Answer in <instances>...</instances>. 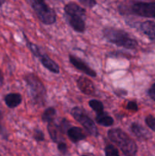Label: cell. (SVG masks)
Returning a JSON list of instances; mask_svg holds the SVG:
<instances>
[{
  "label": "cell",
  "instance_id": "obj_8",
  "mask_svg": "<svg viewBox=\"0 0 155 156\" xmlns=\"http://www.w3.org/2000/svg\"><path fill=\"white\" fill-rule=\"evenodd\" d=\"M69 61L72 64L73 66L75 67L77 69L81 71L87 76H90V77H96L97 76L96 72L94 69H92L91 67L88 66L80 58L73 56V55H69Z\"/></svg>",
  "mask_w": 155,
  "mask_h": 156
},
{
  "label": "cell",
  "instance_id": "obj_21",
  "mask_svg": "<svg viewBox=\"0 0 155 156\" xmlns=\"http://www.w3.org/2000/svg\"><path fill=\"white\" fill-rule=\"evenodd\" d=\"M105 155L106 156L109 155H119V152L117 150L116 148L114 147V146L111 144L106 145V147L104 149Z\"/></svg>",
  "mask_w": 155,
  "mask_h": 156
},
{
  "label": "cell",
  "instance_id": "obj_17",
  "mask_svg": "<svg viewBox=\"0 0 155 156\" xmlns=\"http://www.w3.org/2000/svg\"><path fill=\"white\" fill-rule=\"evenodd\" d=\"M96 122L103 126H110L113 124L114 120L112 117L108 115L107 113L103 111L96 116Z\"/></svg>",
  "mask_w": 155,
  "mask_h": 156
},
{
  "label": "cell",
  "instance_id": "obj_2",
  "mask_svg": "<svg viewBox=\"0 0 155 156\" xmlns=\"http://www.w3.org/2000/svg\"><path fill=\"white\" fill-rule=\"evenodd\" d=\"M119 13L122 15H134L145 18H155V2H135L119 5Z\"/></svg>",
  "mask_w": 155,
  "mask_h": 156
},
{
  "label": "cell",
  "instance_id": "obj_28",
  "mask_svg": "<svg viewBox=\"0 0 155 156\" xmlns=\"http://www.w3.org/2000/svg\"><path fill=\"white\" fill-rule=\"evenodd\" d=\"M2 119V111H0V135H2V134L3 133V127L2 126V123H1Z\"/></svg>",
  "mask_w": 155,
  "mask_h": 156
},
{
  "label": "cell",
  "instance_id": "obj_10",
  "mask_svg": "<svg viewBox=\"0 0 155 156\" xmlns=\"http://www.w3.org/2000/svg\"><path fill=\"white\" fill-rule=\"evenodd\" d=\"M67 21L75 31L84 33L85 30L84 17L80 15H66Z\"/></svg>",
  "mask_w": 155,
  "mask_h": 156
},
{
  "label": "cell",
  "instance_id": "obj_18",
  "mask_svg": "<svg viewBox=\"0 0 155 156\" xmlns=\"http://www.w3.org/2000/svg\"><path fill=\"white\" fill-rule=\"evenodd\" d=\"M56 116V111L54 108L50 107V108H46L43 111L42 114V120L45 123H50V122L53 121L55 120V117Z\"/></svg>",
  "mask_w": 155,
  "mask_h": 156
},
{
  "label": "cell",
  "instance_id": "obj_11",
  "mask_svg": "<svg viewBox=\"0 0 155 156\" xmlns=\"http://www.w3.org/2000/svg\"><path fill=\"white\" fill-rule=\"evenodd\" d=\"M65 15H80V16H86V11L84 8L78 5L75 2H69L65 5L64 7Z\"/></svg>",
  "mask_w": 155,
  "mask_h": 156
},
{
  "label": "cell",
  "instance_id": "obj_9",
  "mask_svg": "<svg viewBox=\"0 0 155 156\" xmlns=\"http://www.w3.org/2000/svg\"><path fill=\"white\" fill-rule=\"evenodd\" d=\"M77 85L80 91L87 95H91L95 92L94 83L87 77L80 76L77 80Z\"/></svg>",
  "mask_w": 155,
  "mask_h": 156
},
{
  "label": "cell",
  "instance_id": "obj_27",
  "mask_svg": "<svg viewBox=\"0 0 155 156\" xmlns=\"http://www.w3.org/2000/svg\"><path fill=\"white\" fill-rule=\"evenodd\" d=\"M148 95L150 96V98L153 99V101H155V88H153L152 87L151 88L148 90Z\"/></svg>",
  "mask_w": 155,
  "mask_h": 156
},
{
  "label": "cell",
  "instance_id": "obj_26",
  "mask_svg": "<svg viewBox=\"0 0 155 156\" xmlns=\"http://www.w3.org/2000/svg\"><path fill=\"white\" fill-rule=\"evenodd\" d=\"M126 109L132 111H137L138 110V105L135 101H129L126 105Z\"/></svg>",
  "mask_w": 155,
  "mask_h": 156
},
{
  "label": "cell",
  "instance_id": "obj_24",
  "mask_svg": "<svg viewBox=\"0 0 155 156\" xmlns=\"http://www.w3.org/2000/svg\"><path fill=\"white\" fill-rule=\"evenodd\" d=\"M58 149H59L60 153H62V155H65V154H67L68 149H67L66 143H64L63 141H61L59 142V143H58Z\"/></svg>",
  "mask_w": 155,
  "mask_h": 156
},
{
  "label": "cell",
  "instance_id": "obj_12",
  "mask_svg": "<svg viewBox=\"0 0 155 156\" xmlns=\"http://www.w3.org/2000/svg\"><path fill=\"white\" fill-rule=\"evenodd\" d=\"M67 135L69 140L74 143L86 139V135L83 129L78 126H71L68 128L67 130Z\"/></svg>",
  "mask_w": 155,
  "mask_h": 156
},
{
  "label": "cell",
  "instance_id": "obj_30",
  "mask_svg": "<svg viewBox=\"0 0 155 156\" xmlns=\"http://www.w3.org/2000/svg\"><path fill=\"white\" fill-rule=\"evenodd\" d=\"M5 2V0H0V7L3 5V4Z\"/></svg>",
  "mask_w": 155,
  "mask_h": 156
},
{
  "label": "cell",
  "instance_id": "obj_19",
  "mask_svg": "<svg viewBox=\"0 0 155 156\" xmlns=\"http://www.w3.org/2000/svg\"><path fill=\"white\" fill-rule=\"evenodd\" d=\"M89 106L92 108L94 111H95L96 114H100L103 111V105L101 101L96 99H92V100L89 101L88 102Z\"/></svg>",
  "mask_w": 155,
  "mask_h": 156
},
{
  "label": "cell",
  "instance_id": "obj_7",
  "mask_svg": "<svg viewBox=\"0 0 155 156\" xmlns=\"http://www.w3.org/2000/svg\"><path fill=\"white\" fill-rule=\"evenodd\" d=\"M69 123L65 119H63L60 123H56L54 120L48 123L47 126V130L52 140L55 143H59L61 141H63V134L65 130H68Z\"/></svg>",
  "mask_w": 155,
  "mask_h": 156
},
{
  "label": "cell",
  "instance_id": "obj_31",
  "mask_svg": "<svg viewBox=\"0 0 155 156\" xmlns=\"http://www.w3.org/2000/svg\"><path fill=\"white\" fill-rule=\"evenodd\" d=\"M152 87H153V88H155V83H154V84H153V86H152Z\"/></svg>",
  "mask_w": 155,
  "mask_h": 156
},
{
  "label": "cell",
  "instance_id": "obj_4",
  "mask_svg": "<svg viewBox=\"0 0 155 156\" xmlns=\"http://www.w3.org/2000/svg\"><path fill=\"white\" fill-rule=\"evenodd\" d=\"M32 6L36 15L43 24L50 25L56 21V15L54 10L46 3L44 0H31Z\"/></svg>",
  "mask_w": 155,
  "mask_h": 156
},
{
  "label": "cell",
  "instance_id": "obj_5",
  "mask_svg": "<svg viewBox=\"0 0 155 156\" xmlns=\"http://www.w3.org/2000/svg\"><path fill=\"white\" fill-rule=\"evenodd\" d=\"M71 114L81 126H83L90 135L94 137L98 136L99 133L96 124L91 117H88L84 110L79 107H74L71 109Z\"/></svg>",
  "mask_w": 155,
  "mask_h": 156
},
{
  "label": "cell",
  "instance_id": "obj_15",
  "mask_svg": "<svg viewBox=\"0 0 155 156\" xmlns=\"http://www.w3.org/2000/svg\"><path fill=\"white\" fill-rule=\"evenodd\" d=\"M6 106L9 108H15L22 102V96L19 93H9L4 98Z\"/></svg>",
  "mask_w": 155,
  "mask_h": 156
},
{
  "label": "cell",
  "instance_id": "obj_20",
  "mask_svg": "<svg viewBox=\"0 0 155 156\" xmlns=\"http://www.w3.org/2000/svg\"><path fill=\"white\" fill-rule=\"evenodd\" d=\"M26 42H27V47L29 48V50H30V51L33 53V55H35L36 57H39V56L42 54L40 52V50L39 47H38L36 44L30 42V41H29L27 38H26Z\"/></svg>",
  "mask_w": 155,
  "mask_h": 156
},
{
  "label": "cell",
  "instance_id": "obj_22",
  "mask_svg": "<svg viewBox=\"0 0 155 156\" xmlns=\"http://www.w3.org/2000/svg\"><path fill=\"white\" fill-rule=\"evenodd\" d=\"M145 123L149 128H150L152 130L155 132V117L151 115L147 116L145 119Z\"/></svg>",
  "mask_w": 155,
  "mask_h": 156
},
{
  "label": "cell",
  "instance_id": "obj_3",
  "mask_svg": "<svg viewBox=\"0 0 155 156\" xmlns=\"http://www.w3.org/2000/svg\"><path fill=\"white\" fill-rule=\"evenodd\" d=\"M103 34L108 41L118 47H124L128 50H134L138 45V42L123 30L114 27H106L103 30Z\"/></svg>",
  "mask_w": 155,
  "mask_h": 156
},
{
  "label": "cell",
  "instance_id": "obj_14",
  "mask_svg": "<svg viewBox=\"0 0 155 156\" xmlns=\"http://www.w3.org/2000/svg\"><path fill=\"white\" fill-rule=\"evenodd\" d=\"M140 30L151 41H155V22L146 21L140 24Z\"/></svg>",
  "mask_w": 155,
  "mask_h": 156
},
{
  "label": "cell",
  "instance_id": "obj_23",
  "mask_svg": "<svg viewBox=\"0 0 155 156\" xmlns=\"http://www.w3.org/2000/svg\"><path fill=\"white\" fill-rule=\"evenodd\" d=\"M33 138L36 142H41L44 140V134L40 129H35L33 133Z\"/></svg>",
  "mask_w": 155,
  "mask_h": 156
},
{
  "label": "cell",
  "instance_id": "obj_25",
  "mask_svg": "<svg viewBox=\"0 0 155 156\" xmlns=\"http://www.w3.org/2000/svg\"><path fill=\"white\" fill-rule=\"evenodd\" d=\"M81 4L88 8H94L97 5L96 0H78Z\"/></svg>",
  "mask_w": 155,
  "mask_h": 156
},
{
  "label": "cell",
  "instance_id": "obj_13",
  "mask_svg": "<svg viewBox=\"0 0 155 156\" xmlns=\"http://www.w3.org/2000/svg\"><path fill=\"white\" fill-rule=\"evenodd\" d=\"M131 130L138 140H145L151 136L150 133L138 123H133L131 125Z\"/></svg>",
  "mask_w": 155,
  "mask_h": 156
},
{
  "label": "cell",
  "instance_id": "obj_29",
  "mask_svg": "<svg viewBox=\"0 0 155 156\" xmlns=\"http://www.w3.org/2000/svg\"><path fill=\"white\" fill-rule=\"evenodd\" d=\"M2 83H3V76H2V74L1 69H0V85H2Z\"/></svg>",
  "mask_w": 155,
  "mask_h": 156
},
{
  "label": "cell",
  "instance_id": "obj_16",
  "mask_svg": "<svg viewBox=\"0 0 155 156\" xmlns=\"http://www.w3.org/2000/svg\"><path fill=\"white\" fill-rule=\"evenodd\" d=\"M38 58H39L41 63L43 64V66L45 68H46L48 70H50L51 73H56V74L59 73V66L57 65L56 62H55L54 61L52 60L46 54H43L42 53Z\"/></svg>",
  "mask_w": 155,
  "mask_h": 156
},
{
  "label": "cell",
  "instance_id": "obj_1",
  "mask_svg": "<svg viewBox=\"0 0 155 156\" xmlns=\"http://www.w3.org/2000/svg\"><path fill=\"white\" fill-rule=\"evenodd\" d=\"M108 138L111 142L115 143L125 155L133 156L138 152V146L135 142L129 137L122 129L113 128L108 131Z\"/></svg>",
  "mask_w": 155,
  "mask_h": 156
},
{
  "label": "cell",
  "instance_id": "obj_6",
  "mask_svg": "<svg viewBox=\"0 0 155 156\" xmlns=\"http://www.w3.org/2000/svg\"><path fill=\"white\" fill-rule=\"evenodd\" d=\"M24 79L29 88H30V91L33 94L34 100L37 101L38 102L44 101V98L46 94V91L43 84L37 77V76L33 73H30L25 76Z\"/></svg>",
  "mask_w": 155,
  "mask_h": 156
}]
</instances>
